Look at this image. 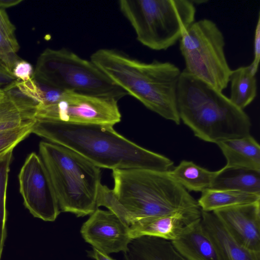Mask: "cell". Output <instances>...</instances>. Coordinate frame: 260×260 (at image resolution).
Here are the masks:
<instances>
[{
    "instance_id": "1",
    "label": "cell",
    "mask_w": 260,
    "mask_h": 260,
    "mask_svg": "<svg viewBox=\"0 0 260 260\" xmlns=\"http://www.w3.org/2000/svg\"><path fill=\"white\" fill-rule=\"evenodd\" d=\"M113 126L37 119L32 133L77 153L99 168L169 171L173 162L118 134Z\"/></svg>"
},
{
    "instance_id": "2",
    "label": "cell",
    "mask_w": 260,
    "mask_h": 260,
    "mask_svg": "<svg viewBox=\"0 0 260 260\" xmlns=\"http://www.w3.org/2000/svg\"><path fill=\"white\" fill-rule=\"evenodd\" d=\"M112 171L114 188L100 184L97 207H106L128 226L140 219L201 209L198 201L173 178L170 171Z\"/></svg>"
},
{
    "instance_id": "3",
    "label": "cell",
    "mask_w": 260,
    "mask_h": 260,
    "mask_svg": "<svg viewBox=\"0 0 260 260\" xmlns=\"http://www.w3.org/2000/svg\"><path fill=\"white\" fill-rule=\"evenodd\" d=\"M128 95L163 118L180 123L177 103L180 69L170 62L147 63L115 49H100L90 58Z\"/></svg>"
},
{
    "instance_id": "4",
    "label": "cell",
    "mask_w": 260,
    "mask_h": 260,
    "mask_svg": "<svg viewBox=\"0 0 260 260\" xmlns=\"http://www.w3.org/2000/svg\"><path fill=\"white\" fill-rule=\"evenodd\" d=\"M177 103L180 120L203 141L216 144L250 134L251 121L243 110L184 70L178 84Z\"/></svg>"
},
{
    "instance_id": "5",
    "label": "cell",
    "mask_w": 260,
    "mask_h": 260,
    "mask_svg": "<svg viewBox=\"0 0 260 260\" xmlns=\"http://www.w3.org/2000/svg\"><path fill=\"white\" fill-rule=\"evenodd\" d=\"M39 152L60 211L77 217L92 214L98 208L100 168L77 153L53 143L41 142Z\"/></svg>"
},
{
    "instance_id": "6",
    "label": "cell",
    "mask_w": 260,
    "mask_h": 260,
    "mask_svg": "<svg viewBox=\"0 0 260 260\" xmlns=\"http://www.w3.org/2000/svg\"><path fill=\"white\" fill-rule=\"evenodd\" d=\"M118 3L138 41L154 50L174 45L194 22L196 10L190 0H120Z\"/></svg>"
},
{
    "instance_id": "7",
    "label": "cell",
    "mask_w": 260,
    "mask_h": 260,
    "mask_svg": "<svg viewBox=\"0 0 260 260\" xmlns=\"http://www.w3.org/2000/svg\"><path fill=\"white\" fill-rule=\"evenodd\" d=\"M32 78L63 91L118 100L128 95L90 60L64 48L44 50L37 59Z\"/></svg>"
},
{
    "instance_id": "8",
    "label": "cell",
    "mask_w": 260,
    "mask_h": 260,
    "mask_svg": "<svg viewBox=\"0 0 260 260\" xmlns=\"http://www.w3.org/2000/svg\"><path fill=\"white\" fill-rule=\"evenodd\" d=\"M223 35L212 20L194 22L180 39L185 70L222 92L229 83L232 70L225 57Z\"/></svg>"
},
{
    "instance_id": "9",
    "label": "cell",
    "mask_w": 260,
    "mask_h": 260,
    "mask_svg": "<svg viewBox=\"0 0 260 260\" xmlns=\"http://www.w3.org/2000/svg\"><path fill=\"white\" fill-rule=\"evenodd\" d=\"M112 97L96 96L67 91L58 102L38 104L36 119L72 123L114 125L121 121L118 102Z\"/></svg>"
},
{
    "instance_id": "10",
    "label": "cell",
    "mask_w": 260,
    "mask_h": 260,
    "mask_svg": "<svg viewBox=\"0 0 260 260\" xmlns=\"http://www.w3.org/2000/svg\"><path fill=\"white\" fill-rule=\"evenodd\" d=\"M24 205L35 217L54 221L60 213L56 196L45 165L35 152L26 158L18 175Z\"/></svg>"
},
{
    "instance_id": "11",
    "label": "cell",
    "mask_w": 260,
    "mask_h": 260,
    "mask_svg": "<svg viewBox=\"0 0 260 260\" xmlns=\"http://www.w3.org/2000/svg\"><path fill=\"white\" fill-rule=\"evenodd\" d=\"M84 240L106 254L124 252L133 239L129 226L112 211L98 208L80 230Z\"/></svg>"
},
{
    "instance_id": "12",
    "label": "cell",
    "mask_w": 260,
    "mask_h": 260,
    "mask_svg": "<svg viewBox=\"0 0 260 260\" xmlns=\"http://www.w3.org/2000/svg\"><path fill=\"white\" fill-rule=\"evenodd\" d=\"M240 245L260 254V201L212 212Z\"/></svg>"
},
{
    "instance_id": "13",
    "label": "cell",
    "mask_w": 260,
    "mask_h": 260,
    "mask_svg": "<svg viewBox=\"0 0 260 260\" xmlns=\"http://www.w3.org/2000/svg\"><path fill=\"white\" fill-rule=\"evenodd\" d=\"M201 210L181 211L136 220L129 226L132 239L147 236L170 241L177 239L185 229L201 217Z\"/></svg>"
},
{
    "instance_id": "14",
    "label": "cell",
    "mask_w": 260,
    "mask_h": 260,
    "mask_svg": "<svg viewBox=\"0 0 260 260\" xmlns=\"http://www.w3.org/2000/svg\"><path fill=\"white\" fill-rule=\"evenodd\" d=\"M171 242L187 260H228L220 245L203 225L201 217Z\"/></svg>"
},
{
    "instance_id": "15",
    "label": "cell",
    "mask_w": 260,
    "mask_h": 260,
    "mask_svg": "<svg viewBox=\"0 0 260 260\" xmlns=\"http://www.w3.org/2000/svg\"><path fill=\"white\" fill-rule=\"evenodd\" d=\"M16 81L4 89L0 99V132L30 125L36 120L38 103L23 94Z\"/></svg>"
},
{
    "instance_id": "16",
    "label": "cell",
    "mask_w": 260,
    "mask_h": 260,
    "mask_svg": "<svg viewBox=\"0 0 260 260\" xmlns=\"http://www.w3.org/2000/svg\"><path fill=\"white\" fill-rule=\"evenodd\" d=\"M216 144L226 160L224 167L260 171V146L250 134Z\"/></svg>"
},
{
    "instance_id": "17",
    "label": "cell",
    "mask_w": 260,
    "mask_h": 260,
    "mask_svg": "<svg viewBox=\"0 0 260 260\" xmlns=\"http://www.w3.org/2000/svg\"><path fill=\"white\" fill-rule=\"evenodd\" d=\"M124 256L125 260H187L171 241L147 236L133 239Z\"/></svg>"
},
{
    "instance_id": "18",
    "label": "cell",
    "mask_w": 260,
    "mask_h": 260,
    "mask_svg": "<svg viewBox=\"0 0 260 260\" xmlns=\"http://www.w3.org/2000/svg\"><path fill=\"white\" fill-rule=\"evenodd\" d=\"M201 220L221 247L228 260H260V254L247 250L233 239L213 212L202 211Z\"/></svg>"
},
{
    "instance_id": "19",
    "label": "cell",
    "mask_w": 260,
    "mask_h": 260,
    "mask_svg": "<svg viewBox=\"0 0 260 260\" xmlns=\"http://www.w3.org/2000/svg\"><path fill=\"white\" fill-rule=\"evenodd\" d=\"M210 188L260 194V171L224 167L216 171Z\"/></svg>"
},
{
    "instance_id": "20",
    "label": "cell",
    "mask_w": 260,
    "mask_h": 260,
    "mask_svg": "<svg viewBox=\"0 0 260 260\" xmlns=\"http://www.w3.org/2000/svg\"><path fill=\"white\" fill-rule=\"evenodd\" d=\"M197 201L202 211L212 212L226 207L260 201V194L238 190L209 188L202 192Z\"/></svg>"
},
{
    "instance_id": "21",
    "label": "cell",
    "mask_w": 260,
    "mask_h": 260,
    "mask_svg": "<svg viewBox=\"0 0 260 260\" xmlns=\"http://www.w3.org/2000/svg\"><path fill=\"white\" fill-rule=\"evenodd\" d=\"M170 173L187 191L202 192L211 188L216 171H209L191 161L183 160Z\"/></svg>"
},
{
    "instance_id": "22",
    "label": "cell",
    "mask_w": 260,
    "mask_h": 260,
    "mask_svg": "<svg viewBox=\"0 0 260 260\" xmlns=\"http://www.w3.org/2000/svg\"><path fill=\"white\" fill-rule=\"evenodd\" d=\"M229 82H231L229 99L234 105L244 110L256 95L255 76L252 75L249 66L240 67L231 71Z\"/></svg>"
},
{
    "instance_id": "23",
    "label": "cell",
    "mask_w": 260,
    "mask_h": 260,
    "mask_svg": "<svg viewBox=\"0 0 260 260\" xmlns=\"http://www.w3.org/2000/svg\"><path fill=\"white\" fill-rule=\"evenodd\" d=\"M13 150L0 157V260L7 237L6 193Z\"/></svg>"
},
{
    "instance_id": "24",
    "label": "cell",
    "mask_w": 260,
    "mask_h": 260,
    "mask_svg": "<svg viewBox=\"0 0 260 260\" xmlns=\"http://www.w3.org/2000/svg\"><path fill=\"white\" fill-rule=\"evenodd\" d=\"M34 124L0 132V157L13 150L19 142L32 133Z\"/></svg>"
},
{
    "instance_id": "25",
    "label": "cell",
    "mask_w": 260,
    "mask_h": 260,
    "mask_svg": "<svg viewBox=\"0 0 260 260\" xmlns=\"http://www.w3.org/2000/svg\"><path fill=\"white\" fill-rule=\"evenodd\" d=\"M20 46L15 37L0 30V58L17 54Z\"/></svg>"
},
{
    "instance_id": "26",
    "label": "cell",
    "mask_w": 260,
    "mask_h": 260,
    "mask_svg": "<svg viewBox=\"0 0 260 260\" xmlns=\"http://www.w3.org/2000/svg\"><path fill=\"white\" fill-rule=\"evenodd\" d=\"M34 70L32 65L21 58L14 64L12 74L19 81H27L32 78Z\"/></svg>"
},
{
    "instance_id": "27",
    "label": "cell",
    "mask_w": 260,
    "mask_h": 260,
    "mask_svg": "<svg viewBox=\"0 0 260 260\" xmlns=\"http://www.w3.org/2000/svg\"><path fill=\"white\" fill-rule=\"evenodd\" d=\"M260 60V15L258 14L254 38V59L249 65L252 75L255 76Z\"/></svg>"
},
{
    "instance_id": "28",
    "label": "cell",
    "mask_w": 260,
    "mask_h": 260,
    "mask_svg": "<svg viewBox=\"0 0 260 260\" xmlns=\"http://www.w3.org/2000/svg\"><path fill=\"white\" fill-rule=\"evenodd\" d=\"M16 81L17 79L0 59V90H4Z\"/></svg>"
},
{
    "instance_id": "29",
    "label": "cell",
    "mask_w": 260,
    "mask_h": 260,
    "mask_svg": "<svg viewBox=\"0 0 260 260\" xmlns=\"http://www.w3.org/2000/svg\"><path fill=\"white\" fill-rule=\"evenodd\" d=\"M0 30L10 36L15 37L16 27L10 21L6 11L1 8Z\"/></svg>"
},
{
    "instance_id": "30",
    "label": "cell",
    "mask_w": 260,
    "mask_h": 260,
    "mask_svg": "<svg viewBox=\"0 0 260 260\" xmlns=\"http://www.w3.org/2000/svg\"><path fill=\"white\" fill-rule=\"evenodd\" d=\"M88 255L95 260H115L110 257L108 254L103 252L95 248L88 252Z\"/></svg>"
},
{
    "instance_id": "31",
    "label": "cell",
    "mask_w": 260,
    "mask_h": 260,
    "mask_svg": "<svg viewBox=\"0 0 260 260\" xmlns=\"http://www.w3.org/2000/svg\"><path fill=\"white\" fill-rule=\"evenodd\" d=\"M22 2V0H0V8L5 10L16 5Z\"/></svg>"
},
{
    "instance_id": "32",
    "label": "cell",
    "mask_w": 260,
    "mask_h": 260,
    "mask_svg": "<svg viewBox=\"0 0 260 260\" xmlns=\"http://www.w3.org/2000/svg\"><path fill=\"white\" fill-rule=\"evenodd\" d=\"M4 94V90H0V99L3 96Z\"/></svg>"
}]
</instances>
